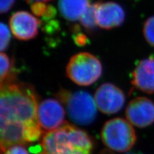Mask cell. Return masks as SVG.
Segmentation results:
<instances>
[{"mask_svg": "<svg viewBox=\"0 0 154 154\" xmlns=\"http://www.w3.org/2000/svg\"><path fill=\"white\" fill-rule=\"evenodd\" d=\"M38 96L34 88L12 76L1 83L0 123L41 128L37 119Z\"/></svg>", "mask_w": 154, "mask_h": 154, "instance_id": "obj_1", "label": "cell"}, {"mask_svg": "<svg viewBox=\"0 0 154 154\" xmlns=\"http://www.w3.org/2000/svg\"><path fill=\"white\" fill-rule=\"evenodd\" d=\"M93 143L89 135L66 122L46 132L41 142L42 154H90Z\"/></svg>", "mask_w": 154, "mask_h": 154, "instance_id": "obj_2", "label": "cell"}, {"mask_svg": "<svg viewBox=\"0 0 154 154\" xmlns=\"http://www.w3.org/2000/svg\"><path fill=\"white\" fill-rule=\"evenodd\" d=\"M58 98L66 107L70 119L80 125L92 123L96 116V105L94 99L89 93L84 91L71 93L61 91Z\"/></svg>", "mask_w": 154, "mask_h": 154, "instance_id": "obj_3", "label": "cell"}, {"mask_svg": "<svg viewBox=\"0 0 154 154\" xmlns=\"http://www.w3.org/2000/svg\"><path fill=\"white\" fill-rule=\"evenodd\" d=\"M102 74V66L98 58L88 52L72 57L66 67L67 77L76 84L88 86L96 82Z\"/></svg>", "mask_w": 154, "mask_h": 154, "instance_id": "obj_4", "label": "cell"}, {"mask_svg": "<svg viewBox=\"0 0 154 154\" xmlns=\"http://www.w3.org/2000/svg\"><path fill=\"white\" fill-rule=\"evenodd\" d=\"M102 141L109 148L118 152L129 150L136 143L137 137L128 120L116 118L106 122L101 132Z\"/></svg>", "mask_w": 154, "mask_h": 154, "instance_id": "obj_5", "label": "cell"}, {"mask_svg": "<svg viewBox=\"0 0 154 154\" xmlns=\"http://www.w3.org/2000/svg\"><path fill=\"white\" fill-rule=\"evenodd\" d=\"M63 106L54 98H47L38 105L37 119L40 127L46 132L54 131L63 125L65 122Z\"/></svg>", "mask_w": 154, "mask_h": 154, "instance_id": "obj_6", "label": "cell"}, {"mask_svg": "<svg viewBox=\"0 0 154 154\" xmlns=\"http://www.w3.org/2000/svg\"><path fill=\"white\" fill-rule=\"evenodd\" d=\"M94 99L96 107L105 114H113L121 110L125 102L124 93L117 86L105 83L96 89Z\"/></svg>", "mask_w": 154, "mask_h": 154, "instance_id": "obj_7", "label": "cell"}, {"mask_svg": "<svg viewBox=\"0 0 154 154\" xmlns=\"http://www.w3.org/2000/svg\"><path fill=\"white\" fill-rule=\"evenodd\" d=\"M127 119L139 128H145L154 123V103L146 97L131 100L125 111Z\"/></svg>", "mask_w": 154, "mask_h": 154, "instance_id": "obj_8", "label": "cell"}, {"mask_svg": "<svg viewBox=\"0 0 154 154\" xmlns=\"http://www.w3.org/2000/svg\"><path fill=\"white\" fill-rule=\"evenodd\" d=\"M9 25L12 34L18 40L28 41L37 35L41 21L28 12L17 11L10 18Z\"/></svg>", "mask_w": 154, "mask_h": 154, "instance_id": "obj_9", "label": "cell"}, {"mask_svg": "<svg viewBox=\"0 0 154 154\" xmlns=\"http://www.w3.org/2000/svg\"><path fill=\"white\" fill-rule=\"evenodd\" d=\"M125 19L123 7L117 3H100L96 11L97 25L104 30H110L121 26Z\"/></svg>", "mask_w": 154, "mask_h": 154, "instance_id": "obj_10", "label": "cell"}, {"mask_svg": "<svg viewBox=\"0 0 154 154\" xmlns=\"http://www.w3.org/2000/svg\"><path fill=\"white\" fill-rule=\"evenodd\" d=\"M132 84L144 93H154V57L138 62L132 72Z\"/></svg>", "mask_w": 154, "mask_h": 154, "instance_id": "obj_11", "label": "cell"}, {"mask_svg": "<svg viewBox=\"0 0 154 154\" xmlns=\"http://www.w3.org/2000/svg\"><path fill=\"white\" fill-rule=\"evenodd\" d=\"M91 0H59L61 15L69 21L80 20L85 10L90 5Z\"/></svg>", "mask_w": 154, "mask_h": 154, "instance_id": "obj_12", "label": "cell"}, {"mask_svg": "<svg viewBox=\"0 0 154 154\" xmlns=\"http://www.w3.org/2000/svg\"><path fill=\"white\" fill-rule=\"evenodd\" d=\"M100 3L96 2L90 5L80 19L81 25L87 30L93 31L98 26L96 20V11Z\"/></svg>", "mask_w": 154, "mask_h": 154, "instance_id": "obj_13", "label": "cell"}, {"mask_svg": "<svg viewBox=\"0 0 154 154\" xmlns=\"http://www.w3.org/2000/svg\"><path fill=\"white\" fill-rule=\"evenodd\" d=\"M31 11L35 16L42 17L45 19H50L56 15V9L46 2H36L30 4Z\"/></svg>", "mask_w": 154, "mask_h": 154, "instance_id": "obj_14", "label": "cell"}, {"mask_svg": "<svg viewBox=\"0 0 154 154\" xmlns=\"http://www.w3.org/2000/svg\"><path fill=\"white\" fill-rule=\"evenodd\" d=\"M0 64H1V70H0L1 82H3L14 75L12 73L13 62L6 54L2 52L0 54Z\"/></svg>", "mask_w": 154, "mask_h": 154, "instance_id": "obj_15", "label": "cell"}, {"mask_svg": "<svg viewBox=\"0 0 154 154\" xmlns=\"http://www.w3.org/2000/svg\"><path fill=\"white\" fill-rule=\"evenodd\" d=\"M143 32L146 42L154 47V16L148 18L144 22Z\"/></svg>", "mask_w": 154, "mask_h": 154, "instance_id": "obj_16", "label": "cell"}, {"mask_svg": "<svg viewBox=\"0 0 154 154\" xmlns=\"http://www.w3.org/2000/svg\"><path fill=\"white\" fill-rule=\"evenodd\" d=\"M0 35H1V43H0V50L2 52L5 51L11 41V34L7 25L3 23L0 24Z\"/></svg>", "mask_w": 154, "mask_h": 154, "instance_id": "obj_17", "label": "cell"}, {"mask_svg": "<svg viewBox=\"0 0 154 154\" xmlns=\"http://www.w3.org/2000/svg\"><path fill=\"white\" fill-rule=\"evenodd\" d=\"M15 2L16 0H0V12L2 14L8 12Z\"/></svg>", "mask_w": 154, "mask_h": 154, "instance_id": "obj_18", "label": "cell"}, {"mask_svg": "<svg viewBox=\"0 0 154 154\" xmlns=\"http://www.w3.org/2000/svg\"><path fill=\"white\" fill-rule=\"evenodd\" d=\"M4 154H29L26 149L21 145L11 146L4 152Z\"/></svg>", "mask_w": 154, "mask_h": 154, "instance_id": "obj_19", "label": "cell"}, {"mask_svg": "<svg viewBox=\"0 0 154 154\" xmlns=\"http://www.w3.org/2000/svg\"><path fill=\"white\" fill-rule=\"evenodd\" d=\"M75 41L77 45L84 46L87 43L88 38L86 37L85 35L82 34V33H80V34L77 35L75 38Z\"/></svg>", "mask_w": 154, "mask_h": 154, "instance_id": "obj_20", "label": "cell"}, {"mask_svg": "<svg viewBox=\"0 0 154 154\" xmlns=\"http://www.w3.org/2000/svg\"><path fill=\"white\" fill-rule=\"evenodd\" d=\"M51 1V0H26V2L28 3H32L33 2H50Z\"/></svg>", "mask_w": 154, "mask_h": 154, "instance_id": "obj_21", "label": "cell"}, {"mask_svg": "<svg viewBox=\"0 0 154 154\" xmlns=\"http://www.w3.org/2000/svg\"><path fill=\"white\" fill-rule=\"evenodd\" d=\"M127 154H141V153H127Z\"/></svg>", "mask_w": 154, "mask_h": 154, "instance_id": "obj_22", "label": "cell"}]
</instances>
